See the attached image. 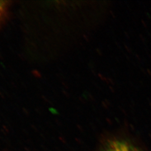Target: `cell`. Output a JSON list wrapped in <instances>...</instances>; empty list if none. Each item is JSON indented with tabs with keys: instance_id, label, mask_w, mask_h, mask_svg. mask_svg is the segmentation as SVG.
<instances>
[{
	"instance_id": "cell-1",
	"label": "cell",
	"mask_w": 151,
	"mask_h": 151,
	"mask_svg": "<svg viewBox=\"0 0 151 151\" xmlns=\"http://www.w3.org/2000/svg\"><path fill=\"white\" fill-rule=\"evenodd\" d=\"M101 151H140L131 143L120 139L109 140Z\"/></svg>"
},
{
	"instance_id": "cell-2",
	"label": "cell",
	"mask_w": 151,
	"mask_h": 151,
	"mask_svg": "<svg viewBox=\"0 0 151 151\" xmlns=\"http://www.w3.org/2000/svg\"><path fill=\"white\" fill-rule=\"evenodd\" d=\"M2 5H1V2H0V11L2 10Z\"/></svg>"
}]
</instances>
